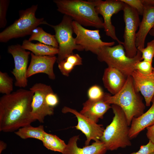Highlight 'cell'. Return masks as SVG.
<instances>
[{"mask_svg": "<svg viewBox=\"0 0 154 154\" xmlns=\"http://www.w3.org/2000/svg\"><path fill=\"white\" fill-rule=\"evenodd\" d=\"M6 144L3 141H0V153L2 151L5 149L6 148Z\"/></svg>", "mask_w": 154, "mask_h": 154, "instance_id": "e575fe53", "label": "cell"}, {"mask_svg": "<svg viewBox=\"0 0 154 154\" xmlns=\"http://www.w3.org/2000/svg\"><path fill=\"white\" fill-rule=\"evenodd\" d=\"M149 78L154 80V68L152 73L148 75H145Z\"/></svg>", "mask_w": 154, "mask_h": 154, "instance_id": "d590c367", "label": "cell"}, {"mask_svg": "<svg viewBox=\"0 0 154 154\" xmlns=\"http://www.w3.org/2000/svg\"><path fill=\"white\" fill-rule=\"evenodd\" d=\"M57 11L85 26L104 28L103 22L98 16L94 0H54Z\"/></svg>", "mask_w": 154, "mask_h": 154, "instance_id": "7a4b0ae2", "label": "cell"}, {"mask_svg": "<svg viewBox=\"0 0 154 154\" xmlns=\"http://www.w3.org/2000/svg\"><path fill=\"white\" fill-rule=\"evenodd\" d=\"M21 45L23 48L31 51L36 56H55L58 52V48L40 42L33 43L28 40H24Z\"/></svg>", "mask_w": 154, "mask_h": 154, "instance_id": "44dd1931", "label": "cell"}, {"mask_svg": "<svg viewBox=\"0 0 154 154\" xmlns=\"http://www.w3.org/2000/svg\"><path fill=\"white\" fill-rule=\"evenodd\" d=\"M96 11L101 15L104 19V29L106 35L123 45L116 36L114 26L112 24L111 18L121 10H123L125 3L121 0H94Z\"/></svg>", "mask_w": 154, "mask_h": 154, "instance_id": "30bf717a", "label": "cell"}, {"mask_svg": "<svg viewBox=\"0 0 154 154\" xmlns=\"http://www.w3.org/2000/svg\"><path fill=\"white\" fill-rule=\"evenodd\" d=\"M62 113H70L74 114L78 120V124L75 126L76 129L81 131L85 135V146L89 145L91 141H100L105 129L99 124L73 109L64 106L62 110Z\"/></svg>", "mask_w": 154, "mask_h": 154, "instance_id": "4fadbf2b", "label": "cell"}, {"mask_svg": "<svg viewBox=\"0 0 154 154\" xmlns=\"http://www.w3.org/2000/svg\"><path fill=\"white\" fill-rule=\"evenodd\" d=\"M127 78L117 69L108 66L104 70L102 81L105 88L112 95H114L122 88Z\"/></svg>", "mask_w": 154, "mask_h": 154, "instance_id": "ac0fdd59", "label": "cell"}, {"mask_svg": "<svg viewBox=\"0 0 154 154\" xmlns=\"http://www.w3.org/2000/svg\"><path fill=\"white\" fill-rule=\"evenodd\" d=\"M150 154H154V152H152V153H151Z\"/></svg>", "mask_w": 154, "mask_h": 154, "instance_id": "74e56055", "label": "cell"}, {"mask_svg": "<svg viewBox=\"0 0 154 154\" xmlns=\"http://www.w3.org/2000/svg\"><path fill=\"white\" fill-rule=\"evenodd\" d=\"M105 94L102 88L97 85L91 86L88 89L87 92L88 99L93 100L104 99Z\"/></svg>", "mask_w": 154, "mask_h": 154, "instance_id": "4316f807", "label": "cell"}, {"mask_svg": "<svg viewBox=\"0 0 154 154\" xmlns=\"http://www.w3.org/2000/svg\"><path fill=\"white\" fill-rule=\"evenodd\" d=\"M151 62L143 60L137 62L135 66V70L145 75L151 74L153 69Z\"/></svg>", "mask_w": 154, "mask_h": 154, "instance_id": "83f0119b", "label": "cell"}, {"mask_svg": "<svg viewBox=\"0 0 154 154\" xmlns=\"http://www.w3.org/2000/svg\"><path fill=\"white\" fill-rule=\"evenodd\" d=\"M149 33L150 35L154 37V26L150 31Z\"/></svg>", "mask_w": 154, "mask_h": 154, "instance_id": "8d00e7d4", "label": "cell"}, {"mask_svg": "<svg viewBox=\"0 0 154 154\" xmlns=\"http://www.w3.org/2000/svg\"><path fill=\"white\" fill-rule=\"evenodd\" d=\"M29 90L34 93L31 103V114L35 120L43 123L45 117L54 113V108L46 104L45 98L49 92L53 91L51 87L41 83L34 84Z\"/></svg>", "mask_w": 154, "mask_h": 154, "instance_id": "8fae6325", "label": "cell"}, {"mask_svg": "<svg viewBox=\"0 0 154 154\" xmlns=\"http://www.w3.org/2000/svg\"><path fill=\"white\" fill-rule=\"evenodd\" d=\"M146 135L149 141L154 144V124L146 128Z\"/></svg>", "mask_w": 154, "mask_h": 154, "instance_id": "836d02e7", "label": "cell"}, {"mask_svg": "<svg viewBox=\"0 0 154 154\" xmlns=\"http://www.w3.org/2000/svg\"><path fill=\"white\" fill-rule=\"evenodd\" d=\"M154 151V144L149 141L146 145H141L139 149L136 152L130 154H150ZM117 154H122L121 153Z\"/></svg>", "mask_w": 154, "mask_h": 154, "instance_id": "d6a6232c", "label": "cell"}, {"mask_svg": "<svg viewBox=\"0 0 154 154\" xmlns=\"http://www.w3.org/2000/svg\"><path fill=\"white\" fill-rule=\"evenodd\" d=\"M131 76L135 90L141 93L144 98L146 106H149L154 96V80L137 70H135Z\"/></svg>", "mask_w": 154, "mask_h": 154, "instance_id": "e0dca14e", "label": "cell"}, {"mask_svg": "<svg viewBox=\"0 0 154 154\" xmlns=\"http://www.w3.org/2000/svg\"><path fill=\"white\" fill-rule=\"evenodd\" d=\"M72 19L64 15L61 22L53 25L49 24L55 31V37L58 44V52L57 57V63L65 59L68 55L73 53L76 50L82 51L84 49L81 46L76 44L75 38L73 37L74 32L72 25Z\"/></svg>", "mask_w": 154, "mask_h": 154, "instance_id": "52a82bcc", "label": "cell"}, {"mask_svg": "<svg viewBox=\"0 0 154 154\" xmlns=\"http://www.w3.org/2000/svg\"><path fill=\"white\" fill-rule=\"evenodd\" d=\"M79 135L71 137L62 154H105L108 150L104 144L101 141H95L90 145L82 148L78 147L77 141Z\"/></svg>", "mask_w": 154, "mask_h": 154, "instance_id": "2e32d148", "label": "cell"}, {"mask_svg": "<svg viewBox=\"0 0 154 154\" xmlns=\"http://www.w3.org/2000/svg\"><path fill=\"white\" fill-rule=\"evenodd\" d=\"M45 132L43 125L34 127L30 125L19 129L15 133L23 139L33 138L42 141Z\"/></svg>", "mask_w": 154, "mask_h": 154, "instance_id": "603a6c76", "label": "cell"}, {"mask_svg": "<svg viewBox=\"0 0 154 154\" xmlns=\"http://www.w3.org/2000/svg\"><path fill=\"white\" fill-rule=\"evenodd\" d=\"M104 100L110 105H116L121 108L129 126L133 118L144 113L145 106L138 93L135 90L131 76L127 77L123 86L116 94L111 95L105 93Z\"/></svg>", "mask_w": 154, "mask_h": 154, "instance_id": "3957f363", "label": "cell"}, {"mask_svg": "<svg viewBox=\"0 0 154 154\" xmlns=\"http://www.w3.org/2000/svg\"><path fill=\"white\" fill-rule=\"evenodd\" d=\"M143 18L136 36L135 45L137 49L144 48L147 36L154 26V0H143Z\"/></svg>", "mask_w": 154, "mask_h": 154, "instance_id": "9a60e30c", "label": "cell"}, {"mask_svg": "<svg viewBox=\"0 0 154 154\" xmlns=\"http://www.w3.org/2000/svg\"><path fill=\"white\" fill-rule=\"evenodd\" d=\"M151 102L152 105L147 112L140 116L133 119L129 133L131 139L135 137L145 128L154 124V96Z\"/></svg>", "mask_w": 154, "mask_h": 154, "instance_id": "ffe728a7", "label": "cell"}, {"mask_svg": "<svg viewBox=\"0 0 154 154\" xmlns=\"http://www.w3.org/2000/svg\"><path fill=\"white\" fill-rule=\"evenodd\" d=\"M42 141L44 146L48 149L62 153L66 146L64 141L56 135L45 132Z\"/></svg>", "mask_w": 154, "mask_h": 154, "instance_id": "cb8c5ba5", "label": "cell"}, {"mask_svg": "<svg viewBox=\"0 0 154 154\" xmlns=\"http://www.w3.org/2000/svg\"><path fill=\"white\" fill-rule=\"evenodd\" d=\"M136 10L139 15L142 16L144 11L143 0H121Z\"/></svg>", "mask_w": 154, "mask_h": 154, "instance_id": "4dcf8cb0", "label": "cell"}, {"mask_svg": "<svg viewBox=\"0 0 154 154\" xmlns=\"http://www.w3.org/2000/svg\"><path fill=\"white\" fill-rule=\"evenodd\" d=\"M9 0H0V28H4L7 24L6 14L10 3Z\"/></svg>", "mask_w": 154, "mask_h": 154, "instance_id": "f1b7e54d", "label": "cell"}, {"mask_svg": "<svg viewBox=\"0 0 154 154\" xmlns=\"http://www.w3.org/2000/svg\"><path fill=\"white\" fill-rule=\"evenodd\" d=\"M111 108L114 116L105 129L100 141L107 150L112 151L131 146V143L129 136V126L123 111L116 105L112 104Z\"/></svg>", "mask_w": 154, "mask_h": 154, "instance_id": "277c9868", "label": "cell"}, {"mask_svg": "<svg viewBox=\"0 0 154 154\" xmlns=\"http://www.w3.org/2000/svg\"><path fill=\"white\" fill-rule=\"evenodd\" d=\"M13 79L6 72L0 71V93L9 94L13 90Z\"/></svg>", "mask_w": 154, "mask_h": 154, "instance_id": "d4e9b609", "label": "cell"}, {"mask_svg": "<svg viewBox=\"0 0 154 154\" xmlns=\"http://www.w3.org/2000/svg\"><path fill=\"white\" fill-rule=\"evenodd\" d=\"M110 104L104 99L97 100L88 99L83 104V107L80 112L97 123L99 119H102L105 113L110 108Z\"/></svg>", "mask_w": 154, "mask_h": 154, "instance_id": "d6986e66", "label": "cell"}, {"mask_svg": "<svg viewBox=\"0 0 154 154\" xmlns=\"http://www.w3.org/2000/svg\"><path fill=\"white\" fill-rule=\"evenodd\" d=\"M138 50L141 53L142 60L152 63L154 56V39L147 42L145 48Z\"/></svg>", "mask_w": 154, "mask_h": 154, "instance_id": "484cf974", "label": "cell"}, {"mask_svg": "<svg viewBox=\"0 0 154 154\" xmlns=\"http://www.w3.org/2000/svg\"><path fill=\"white\" fill-rule=\"evenodd\" d=\"M31 60L27 71V78L39 73L47 75L50 79L54 80L56 76L54 65L57 61L55 56H38L31 53Z\"/></svg>", "mask_w": 154, "mask_h": 154, "instance_id": "5bb4252c", "label": "cell"}, {"mask_svg": "<svg viewBox=\"0 0 154 154\" xmlns=\"http://www.w3.org/2000/svg\"><path fill=\"white\" fill-rule=\"evenodd\" d=\"M31 35L28 40L30 41L37 40L47 45L58 48L55 35L46 32L41 27H38L35 28Z\"/></svg>", "mask_w": 154, "mask_h": 154, "instance_id": "7402d4cb", "label": "cell"}, {"mask_svg": "<svg viewBox=\"0 0 154 154\" xmlns=\"http://www.w3.org/2000/svg\"><path fill=\"white\" fill-rule=\"evenodd\" d=\"M125 27L123 36V46L126 56L130 58L135 57L138 50L135 45L136 31L140 20L137 11L125 3L123 10Z\"/></svg>", "mask_w": 154, "mask_h": 154, "instance_id": "ba28073f", "label": "cell"}, {"mask_svg": "<svg viewBox=\"0 0 154 154\" xmlns=\"http://www.w3.org/2000/svg\"><path fill=\"white\" fill-rule=\"evenodd\" d=\"M45 101L48 106L53 108L57 105L59 102L58 97L53 91L49 92L46 95Z\"/></svg>", "mask_w": 154, "mask_h": 154, "instance_id": "1f68e13d", "label": "cell"}, {"mask_svg": "<svg viewBox=\"0 0 154 154\" xmlns=\"http://www.w3.org/2000/svg\"></svg>", "mask_w": 154, "mask_h": 154, "instance_id": "f35d334b", "label": "cell"}, {"mask_svg": "<svg viewBox=\"0 0 154 154\" xmlns=\"http://www.w3.org/2000/svg\"><path fill=\"white\" fill-rule=\"evenodd\" d=\"M58 68L62 74L66 76H68L70 73L74 69V64L70 61L65 58L58 62Z\"/></svg>", "mask_w": 154, "mask_h": 154, "instance_id": "f546056e", "label": "cell"}, {"mask_svg": "<svg viewBox=\"0 0 154 154\" xmlns=\"http://www.w3.org/2000/svg\"><path fill=\"white\" fill-rule=\"evenodd\" d=\"M72 25L74 32L76 35L75 38L76 44L82 47L86 51H90L96 55L101 47L104 46H112L115 43L113 41H102L98 29H87L74 20Z\"/></svg>", "mask_w": 154, "mask_h": 154, "instance_id": "9c48e42d", "label": "cell"}, {"mask_svg": "<svg viewBox=\"0 0 154 154\" xmlns=\"http://www.w3.org/2000/svg\"><path fill=\"white\" fill-rule=\"evenodd\" d=\"M7 50L14 60V68L11 72L15 79V85L20 88H25L28 84L27 71L29 57L31 53L18 44L9 46Z\"/></svg>", "mask_w": 154, "mask_h": 154, "instance_id": "7c38bea8", "label": "cell"}, {"mask_svg": "<svg viewBox=\"0 0 154 154\" xmlns=\"http://www.w3.org/2000/svg\"><path fill=\"white\" fill-rule=\"evenodd\" d=\"M33 92L20 88L0 98V131H15L35 120L31 114Z\"/></svg>", "mask_w": 154, "mask_h": 154, "instance_id": "6da1fadb", "label": "cell"}, {"mask_svg": "<svg viewBox=\"0 0 154 154\" xmlns=\"http://www.w3.org/2000/svg\"><path fill=\"white\" fill-rule=\"evenodd\" d=\"M38 5H33L19 11V18L0 33V42H7L10 40L31 35L33 31L41 24L48 25L43 18H37L36 12Z\"/></svg>", "mask_w": 154, "mask_h": 154, "instance_id": "5b68a950", "label": "cell"}, {"mask_svg": "<svg viewBox=\"0 0 154 154\" xmlns=\"http://www.w3.org/2000/svg\"><path fill=\"white\" fill-rule=\"evenodd\" d=\"M96 55L100 61L104 62L108 67L117 69L127 77L131 76L135 70L136 63L142 60V54L139 50L135 57L130 58L126 56L123 45L120 44L113 46H104Z\"/></svg>", "mask_w": 154, "mask_h": 154, "instance_id": "8992f818", "label": "cell"}]
</instances>
